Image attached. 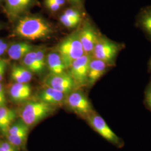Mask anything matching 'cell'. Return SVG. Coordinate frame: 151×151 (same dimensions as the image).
<instances>
[{
  "label": "cell",
  "instance_id": "1",
  "mask_svg": "<svg viewBox=\"0 0 151 151\" xmlns=\"http://www.w3.org/2000/svg\"><path fill=\"white\" fill-rule=\"evenodd\" d=\"M15 32L20 37L36 40L48 37L52 32V29L41 17L27 16L19 20L15 27Z\"/></svg>",
  "mask_w": 151,
  "mask_h": 151
},
{
  "label": "cell",
  "instance_id": "2",
  "mask_svg": "<svg viewBox=\"0 0 151 151\" xmlns=\"http://www.w3.org/2000/svg\"><path fill=\"white\" fill-rule=\"evenodd\" d=\"M56 52L60 54L67 69L74 60L85 54L79 39L78 31L65 38L57 47Z\"/></svg>",
  "mask_w": 151,
  "mask_h": 151
},
{
  "label": "cell",
  "instance_id": "3",
  "mask_svg": "<svg viewBox=\"0 0 151 151\" xmlns=\"http://www.w3.org/2000/svg\"><path fill=\"white\" fill-rule=\"evenodd\" d=\"M54 111L53 106L38 100L26 103L21 109L22 120L28 127L37 124Z\"/></svg>",
  "mask_w": 151,
  "mask_h": 151
},
{
  "label": "cell",
  "instance_id": "4",
  "mask_svg": "<svg viewBox=\"0 0 151 151\" xmlns=\"http://www.w3.org/2000/svg\"><path fill=\"white\" fill-rule=\"evenodd\" d=\"M122 47L120 44L99 36L92 52L94 58L101 60L108 65H114L116 58Z\"/></svg>",
  "mask_w": 151,
  "mask_h": 151
},
{
  "label": "cell",
  "instance_id": "5",
  "mask_svg": "<svg viewBox=\"0 0 151 151\" xmlns=\"http://www.w3.org/2000/svg\"><path fill=\"white\" fill-rule=\"evenodd\" d=\"M86 119L92 128L105 139L119 148L124 147V141L114 132L104 119L98 114L93 111Z\"/></svg>",
  "mask_w": 151,
  "mask_h": 151
},
{
  "label": "cell",
  "instance_id": "6",
  "mask_svg": "<svg viewBox=\"0 0 151 151\" xmlns=\"http://www.w3.org/2000/svg\"><path fill=\"white\" fill-rule=\"evenodd\" d=\"M66 103L72 110L85 119L93 111L90 101L81 90H75L68 93Z\"/></svg>",
  "mask_w": 151,
  "mask_h": 151
},
{
  "label": "cell",
  "instance_id": "7",
  "mask_svg": "<svg viewBox=\"0 0 151 151\" xmlns=\"http://www.w3.org/2000/svg\"><path fill=\"white\" fill-rule=\"evenodd\" d=\"M92 55L85 54L74 60L70 67V75L77 86L87 85L89 64Z\"/></svg>",
  "mask_w": 151,
  "mask_h": 151
},
{
  "label": "cell",
  "instance_id": "8",
  "mask_svg": "<svg viewBox=\"0 0 151 151\" xmlns=\"http://www.w3.org/2000/svg\"><path fill=\"white\" fill-rule=\"evenodd\" d=\"M46 86L50 87L65 94H68L77 87L75 81L71 76L65 72L60 74L50 73L45 79Z\"/></svg>",
  "mask_w": 151,
  "mask_h": 151
},
{
  "label": "cell",
  "instance_id": "9",
  "mask_svg": "<svg viewBox=\"0 0 151 151\" xmlns=\"http://www.w3.org/2000/svg\"><path fill=\"white\" fill-rule=\"evenodd\" d=\"M79 39L85 53L92 55L99 35L89 22H86L78 31Z\"/></svg>",
  "mask_w": 151,
  "mask_h": 151
},
{
  "label": "cell",
  "instance_id": "10",
  "mask_svg": "<svg viewBox=\"0 0 151 151\" xmlns=\"http://www.w3.org/2000/svg\"><path fill=\"white\" fill-rule=\"evenodd\" d=\"M108 66L103 60L92 57L89 64L87 85H93L106 72Z\"/></svg>",
  "mask_w": 151,
  "mask_h": 151
},
{
  "label": "cell",
  "instance_id": "11",
  "mask_svg": "<svg viewBox=\"0 0 151 151\" xmlns=\"http://www.w3.org/2000/svg\"><path fill=\"white\" fill-rule=\"evenodd\" d=\"M65 94L54 88L47 86L39 92L38 99L44 103L54 106L60 105L65 99Z\"/></svg>",
  "mask_w": 151,
  "mask_h": 151
},
{
  "label": "cell",
  "instance_id": "12",
  "mask_svg": "<svg viewBox=\"0 0 151 151\" xmlns=\"http://www.w3.org/2000/svg\"><path fill=\"white\" fill-rule=\"evenodd\" d=\"M11 99L16 102H23L30 97L32 94V88L28 83H15L10 88Z\"/></svg>",
  "mask_w": 151,
  "mask_h": 151
},
{
  "label": "cell",
  "instance_id": "13",
  "mask_svg": "<svg viewBox=\"0 0 151 151\" xmlns=\"http://www.w3.org/2000/svg\"><path fill=\"white\" fill-rule=\"evenodd\" d=\"M32 0H6V8L9 16L16 17L27 10Z\"/></svg>",
  "mask_w": 151,
  "mask_h": 151
},
{
  "label": "cell",
  "instance_id": "14",
  "mask_svg": "<svg viewBox=\"0 0 151 151\" xmlns=\"http://www.w3.org/2000/svg\"><path fill=\"white\" fill-rule=\"evenodd\" d=\"M46 65L52 74L62 73L67 69L60 54L57 52L49 53L46 58Z\"/></svg>",
  "mask_w": 151,
  "mask_h": 151
},
{
  "label": "cell",
  "instance_id": "15",
  "mask_svg": "<svg viewBox=\"0 0 151 151\" xmlns=\"http://www.w3.org/2000/svg\"><path fill=\"white\" fill-rule=\"evenodd\" d=\"M33 50V46L26 42L14 44L8 48L9 57L13 60L22 59L26 54Z\"/></svg>",
  "mask_w": 151,
  "mask_h": 151
},
{
  "label": "cell",
  "instance_id": "16",
  "mask_svg": "<svg viewBox=\"0 0 151 151\" xmlns=\"http://www.w3.org/2000/svg\"><path fill=\"white\" fill-rule=\"evenodd\" d=\"M16 118V113L12 109L0 106V130L7 133L12 122Z\"/></svg>",
  "mask_w": 151,
  "mask_h": 151
},
{
  "label": "cell",
  "instance_id": "17",
  "mask_svg": "<svg viewBox=\"0 0 151 151\" xmlns=\"http://www.w3.org/2000/svg\"><path fill=\"white\" fill-rule=\"evenodd\" d=\"M11 76L16 83H28L32 78V72L23 65H14L11 70Z\"/></svg>",
  "mask_w": 151,
  "mask_h": 151
},
{
  "label": "cell",
  "instance_id": "18",
  "mask_svg": "<svg viewBox=\"0 0 151 151\" xmlns=\"http://www.w3.org/2000/svg\"><path fill=\"white\" fill-rule=\"evenodd\" d=\"M138 23L140 28L151 38V6L140 12Z\"/></svg>",
  "mask_w": 151,
  "mask_h": 151
},
{
  "label": "cell",
  "instance_id": "19",
  "mask_svg": "<svg viewBox=\"0 0 151 151\" xmlns=\"http://www.w3.org/2000/svg\"><path fill=\"white\" fill-rule=\"evenodd\" d=\"M22 63L23 66L32 73H40L43 71L36 59L35 50H32L26 54L22 58Z\"/></svg>",
  "mask_w": 151,
  "mask_h": 151
},
{
  "label": "cell",
  "instance_id": "20",
  "mask_svg": "<svg viewBox=\"0 0 151 151\" xmlns=\"http://www.w3.org/2000/svg\"><path fill=\"white\" fill-rule=\"evenodd\" d=\"M29 127L22 120L10 126L7 132V135H16L24 132H28Z\"/></svg>",
  "mask_w": 151,
  "mask_h": 151
},
{
  "label": "cell",
  "instance_id": "21",
  "mask_svg": "<svg viewBox=\"0 0 151 151\" xmlns=\"http://www.w3.org/2000/svg\"><path fill=\"white\" fill-rule=\"evenodd\" d=\"M28 132H24L16 135H7L9 142L12 146H21L25 143Z\"/></svg>",
  "mask_w": 151,
  "mask_h": 151
},
{
  "label": "cell",
  "instance_id": "22",
  "mask_svg": "<svg viewBox=\"0 0 151 151\" xmlns=\"http://www.w3.org/2000/svg\"><path fill=\"white\" fill-rule=\"evenodd\" d=\"M60 21L65 27L72 28L76 27L80 22L81 19L70 18L63 14L60 17Z\"/></svg>",
  "mask_w": 151,
  "mask_h": 151
},
{
  "label": "cell",
  "instance_id": "23",
  "mask_svg": "<svg viewBox=\"0 0 151 151\" xmlns=\"http://www.w3.org/2000/svg\"><path fill=\"white\" fill-rule=\"evenodd\" d=\"M36 54V59L38 61L39 65L42 69L43 70L46 65V57L45 55V52L43 49H37L35 50Z\"/></svg>",
  "mask_w": 151,
  "mask_h": 151
},
{
  "label": "cell",
  "instance_id": "24",
  "mask_svg": "<svg viewBox=\"0 0 151 151\" xmlns=\"http://www.w3.org/2000/svg\"><path fill=\"white\" fill-rule=\"evenodd\" d=\"M145 101L147 107L151 111V82L146 88Z\"/></svg>",
  "mask_w": 151,
  "mask_h": 151
},
{
  "label": "cell",
  "instance_id": "25",
  "mask_svg": "<svg viewBox=\"0 0 151 151\" xmlns=\"http://www.w3.org/2000/svg\"><path fill=\"white\" fill-rule=\"evenodd\" d=\"M63 15L70 18L81 19V15L80 12L74 9H69L66 10L63 13Z\"/></svg>",
  "mask_w": 151,
  "mask_h": 151
},
{
  "label": "cell",
  "instance_id": "26",
  "mask_svg": "<svg viewBox=\"0 0 151 151\" xmlns=\"http://www.w3.org/2000/svg\"><path fill=\"white\" fill-rule=\"evenodd\" d=\"M45 6H47V8L50 11H58L60 8L62 7L58 5L54 1H49V0H45Z\"/></svg>",
  "mask_w": 151,
  "mask_h": 151
},
{
  "label": "cell",
  "instance_id": "27",
  "mask_svg": "<svg viewBox=\"0 0 151 151\" xmlns=\"http://www.w3.org/2000/svg\"><path fill=\"white\" fill-rule=\"evenodd\" d=\"M6 104L5 92L3 85L0 82V106H4Z\"/></svg>",
  "mask_w": 151,
  "mask_h": 151
},
{
  "label": "cell",
  "instance_id": "28",
  "mask_svg": "<svg viewBox=\"0 0 151 151\" xmlns=\"http://www.w3.org/2000/svg\"><path fill=\"white\" fill-rule=\"evenodd\" d=\"M8 44L5 42H4L0 45V57L5 53L6 50L8 49Z\"/></svg>",
  "mask_w": 151,
  "mask_h": 151
},
{
  "label": "cell",
  "instance_id": "29",
  "mask_svg": "<svg viewBox=\"0 0 151 151\" xmlns=\"http://www.w3.org/2000/svg\"><path fill=\"white\" fill-rule=\"evenodd\" d=\"M6 65V62H5L0 68V82L2 80L4 76L5 75Z\"/></svg>",
  "mask_w": 151,
  "mask_h": 151
},
{
  "label": "cell",
  "instance_id": "30",
  "mask_svg": "<svg viewBox=\"0 0 151 151\" xmlns=\"http://www.w3.org/2000/svg\"><path fill=\"white\" fill-rule=\"evenodd\" d=\"M68 1L73 4H78L81 2V0H68Z\"/></svg>",
  "mask_w": 151,
  "mask_h": 151
},
{
  "label": "cell",
  "instance_id": "31",
  "mask_svg": "<svg viewBox=\"0 0 151 151\" xmlns=\"http://www.w3.org/2000/svg\"><path fill=\"white\" fill-rule=\"evenodd\" d=\"M5 62H6L4 60H0V68Z\"/></svg>",
  "mask_w": 151,
  "mask_h": 151
},
{
  "label": "cell",
  "instance_id": "32",
  "mask_svg": "<svg viewBox=\"0 0 151 151\" xmlns=\"http://www.w3.org/2000/svg\"><path fill=\"white\" fill-rule=\"evenodd\" d=\"M149 69H150V70L151 72V58L150 60V62H149Z\"/></svg>",
  "mask_w": 151,
  "mask_h": 151
},
{
  "label": "cell",
  "instance_id": "33",
  "mask_svg": "<svg viewBox=\"0 0 151 151\" xmlns=\"http://www.w3.org/2000/svg\"><path fill=\"white\" fill-rule=\"evenodd\" d=\"M4 42L2 40H1V39H0V45L2 44Z\"/></svg>",
  "mask_w": 151,
  "mask_h": 151
},
{
  "label": "cell",
  "instance_id": "34",
  "mask_svg": "<svg viewBox=\"0 0 151 151\" xmlns=\"http://www.w3.org/2000/svg\"><path fill=\"white\" fill-rule=\"evenodd\" d=\"M0 151H5L1 146H0Z\"/></svg>",
  "mask_w": 151,
  "mask_h": 151
}]
</instances>
